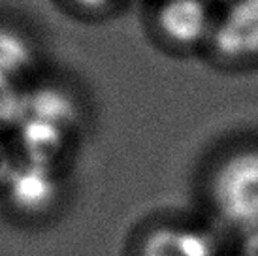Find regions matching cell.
<instances>
[{
  "mask_svg": "<svg viewBox=\"0 0 258 256\" xmlns=\"http://www.w3.org/2000/svg\"><path fill=\"white\" fill-rule=\"evenodd\" d=\"M217 2L149 0V29L166 49L204 57L215 25Z\"/></svg>",
  "mask_w": 258,
  "mask_h": 256,
  "instance_id": "1",
  "label": "cell"
},
{
  "mask_svg": "<svg viewBox=\"0 0 258 256\" xmlns=\"http://www.w3.org/2000/svg\"><path fill=\"white\" fill-rule=\"evenodd\" d=\"M226 70L258 68V0H219L213 32L204 53Z\"/></svg>",
  "mask_w": 258,
  "mask_h": 256,
  "instance_id": "2",
  "label": "cell"
},
{
  "mask_svg": "<svg viewBox=\"0 0 258 256\" xmlns=\"http://www.w3.org/2000/svg\"><path fill=\"white\" fill-rule=\"evenodd\" d=\"M6 179L12 204L21 211H42L57 196L55 179L49 177L47 164L30 162L25 170L12 171Z\"/></svg>",
  "mask_w": 258,
  "mask_h": 256,
  "instance_id": "3",
  "label": "cell"
},
{
  "mask_svg": "<svg viewBox=\"0 0 258 256\" xmlns=\"http://www.w3.org/2000/svg\"><path fill=\"white\" fill-rule=\"evenodd\" d=\"M194 245V234L181 228H158L142 243L140 256H179V252ZM181 256H194V250Z\"/></svg>",
  "mask_w": 258,
  "mask_h": 256,
  "instance_id": "4",
  "label": "cell"
},
{
  "mask_svg": "<svg viewBox=\"0 0 258 256\" xmlns=\"http://www.w3.org/2000/svg\"><path fill=\"white\" fill-rule=\"evenodd\" d=\"M12 85H14V79H10L0 72V117H6L10 111H14L15 104H19Z\"/></svg>",
  "mask_w": 258,
  "mask_h": 256,
  "instance_id": "5",
  "label": "cell"
},
{
  "mask_svg": "<svg viewBox=\"0 0 258 256\" xmlns=\"http://www.w3.org/2000/svg\"><path fill=\"white\" fill-rule=\"evenodd\" d=\"M83 8H89V10H102V8L111 6L115 0H78Z\"/></svg>",
  "mask_w": 258,
  "mask_h": 256,
  "instance_id": "6",
  "label": "cell"
}]
</instances>
